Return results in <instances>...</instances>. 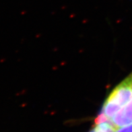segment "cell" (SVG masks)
<instances>
[{"label": "cell", "mask_w": 132, "mask_h": 132, "mask_svg": "<svg viewBox=\"0 0 132 132\" xmlns=\"http://www.w3.org/2000/svg\"><path fill=\"white\" fill-rule=\"evenodd\" d=\"M111 122L116 128L132 123V97L129 102L114 116Z\"/></svg>", "instance_id": "7a4b0ae2"}, {"label": "cell", "mask_w": 132, "mask_h": 132, "mask_svg": "<svg viewBox=\"0 0 132 132\" xmlns=\"http://www.w3.org/2000/svg\"><path fill=\"white\" fill-rule=\"evenodd\" d=\"M114 132H132V123L117 128Z\"/></svg>", "instance_id": "3957f363"}, {"label": "cell", "mask_w": 132, "mask_h": 132, "mask_svg": "<svg viewBox=\"0 0 132 132\" xmlns=\"http://www.w3.org/2000/svg\"><path fill=\"white\" fill-rule=\"evenodd\" d=\"M132 97V72L112 90L105 101L100 115L111 121Z\"/></svg>", "instance_id": "6da1fadb"}]
</instances>
